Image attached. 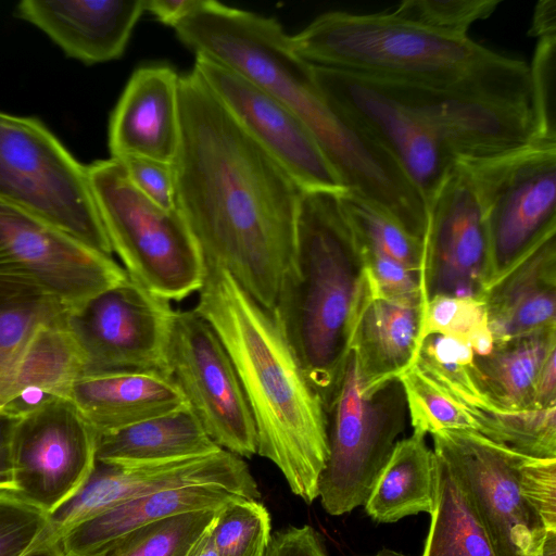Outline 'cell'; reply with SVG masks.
<instances>
[{
  "mask_svg": "<svg viewBox=\"0 0 556 556\" xmlns=\"http://www.w3.org/2000/svg\"><path fill=\"white\" fill-rule=\"evenodd\" d=\"M199 0H144L146 12L173 28L195 8Z\"/></svg>",
  "mask_w": 556,
  "mask_h": 556,
  "instance_id": "ee69618b",
  "label": "cell"
},
{
  "mask_svg": "<svg viewBox=\"0 0 556 556\" xmlns=\"http://www.w3.org/2000/svg\"><path fill=\"white\" fill-rule=\"evenodd\" d=\"M20 417L7 409L0 410V496H14L12 439Z\"/></svg>",
  "mask_w": 556,
  "mask_h": 556,
  "instance_id": "7bdbcfd3",
  "label": "cell"
},
{
  "mask_svg": "<svg viewBox=\"0 0 556 556\" xmlns=\"http://www.w3.org/2000/svg\"><path fill=\"white\" fill-rule=\"evenodd\" d=\"M519 484L523 498L545 528L556 529V458L523 454L519 465Z\"/></svg>",
  "mask_w": 556,
  "mask_h": 556,
  "instance_id": "f35d334b",
  "label": "cell"
},
{
  "mask_svg": "<svg viewBox=\"0 0 556 556\" xmlns=\"http://www.w3.org/2000/svg\"><path fill=\"white\" fill-rule=\"evenodd\" d=\"M118 161L142 195L163 208H176L172 164L141 156H127Z\"/></svg>",
  "mask_w": 556,
  "mask_h": 556,
  "instance_id": "ab89813d",
  "label": "cell"
},
{
  "mask_svg": "<svg viewBox=\"0 0 556 556\" xmlns=\"http://www.w3.org/2000/svg\"><path fill=\"white\" fill-rule=\"evenodd\" d=\"M240 496L216 485H189L151 493L114 506L71 528L61 538L70 556H105L139 528L180 514L218 510Z\"/></svg>",
  "mask_w": 556,
  "mask_h": 556,
  "instance_id": "d4e9b609",
  "label": "cell"
},
{
  "mask_svg": "<svg viewBox=\"0 0 556 556\" xmlns=\"http://www.w3.org/2000/svg\"><path fill=\"white\" fill-rule=\"evenodd\" d=\"M328 459L318 483V498L331 516L364 505L408 418L400 379L368 387L355 349L326 408Z\"/></svg>",
  "mask_w": 556,
  "mask_h": 556,
  "instance_id": "52a82bcc",
  "label": "cell"
},
{
  "mask_svg": "<svg viewBox=\"0 0 556 556\" xmlns=\"http://www.w3.org/2000/svg\"><path fill=\"white\" fill-rule=\"evenodd\" d=\"M213 540L218 556H265L271 519L258 500L236 496L216 511Z\"/></svg>",
  "mask_w": 556,
  "mask_h": 556,
  "instance_id": "d6a6232c",
  "label": "cell"
},
{
  "mask_svg": "<svg viewBox=\"0 0 556 556\" xmlns=\"http://www.w3.org/2000/svg\"><path fill=\"white\" fill-rule=\"evenodd\" d=\"M307 63L376 80L462 89L532 103L529 65L469 36L444 34L393 12L323 13L290 36Z\"/></svg>",
  "mask_w": 556,
  "mask_h": 556,
  "instance_id": "277c9868",
  "label": "cell"
},
{
  "mask_svg": "<svg viewBox=\"0 0 556 556\" xmlns=\"http://www.w3.org/2000/svg\"><path fill=\"white\" fill-rule=\"evenodd\" d=\"M265 556H330L321 535L309 525L289 526L271 534Z\"/></svg>",
  "mask_w": 556,
  "mask_h": 556,
  "instance_id": "b9f144b4",
  "label": "cell"
},
{
  "mask_svg": "<svg viewBox=\"0 0 556 556\" xmlns=\"http://www.w3.org/2000/svg\"><path fill=\"white\" fill-rule=\"evenodd\" d=\"M222 450L186 405L172 413L98 434L96 460L139 467L202 457Z\"/></svg>",
  "mask_w": 556,
  "mask_h": 556,
  "instance_id": "484cf974",
  "label": "cell"
},
{
  "mask_svg": "<svg viewBox=\"0 0 556 556\" xmlns=\"http://www.w3.org/2000/svg\"><path fill=\"white\" fill-rule=\"evenodd\" d=\"M482 299L495 346L556 329V231L535 244Z\"/></svg>",
  "mask_w": 556,
  "mask_h": 556,
  "instance_id": "603a6c76",
  "label": "cell"
},
{
  "mask_svg": "<svg viewBox=\"0 0 556 556\" xmlns=\"http://www.w3.org/2000/svg\"><path fill=\"white\" fill-rule=\"evenodd\" d=\"M501 0H405L392 11L425 27L467 37L472 24L491 16Z\"/></svg>",
  "mask_w": 556,
  "mask_h": 556,
  "instance_id": "e575fe53",
  "label": "cell"
},
{
  "mask_svg": "<svg viewBox=\"0 0 556 556\" xmlns=\"http://www.w3.org/2000/svg\"><path fill=\"white\" fill-rule=\"evenodd\" d=\"M425 435L413 432L399 440L364 506L378 523H392L433 507L437 460Z\"/></svg>",
  "mask_w": 556,
  "mask_h": 556,
  "instance_id": "4316f807",
  "label": "cell"
},
{
  "mask_svg": "<svg viewBox=\"0 0 556 556\" xmlns=\"http://www.w3.org/2000/svg\"><path fill=\"white\" fill-rule=\"evenodd\" d=\"M193 70L302 191L340 194L346 190L309 129L278 99L208 58L195 55Z\"/></svg>",
  "mask_w": 556,
  "mask_h": 556,
  "instance_id": "2e32d148",
  "label": "cell"
},
{
  "mask_svg": "<svg viewBox=\"0 0 556 556\" xmlns=\"http://www.w3.org/2000/svg\"><path fill=\"white\" fill-rule=\"evenodd\" d=\"M312 68L329 103L392 155L426 203L455 162L410 112L375 81L338 70Z\"/></svg>",
  "mask_w": 556,
  "mask_h": 556,
  "instance_id": "d6986e66",
  "label": "cell"
},
{
  "mask_svg": "<svg viewBox=\"0 0 556 556\" xmlns=\"http://www.w3.org/2000/svg\"><path fill=\"white\" fill-rule=\"evenodd\" d=\"M216 511L180 514L139 528L105 556H177L211 525Z\"/></svg>",
  "mask_w": 556,
  "mask_h": 556,
  "instance_id": "836d02e7",
  "label": "cell"
},
{
  "mask_svg": "<svg viewBox=\"0 0 556 556\" xmlns=\"http://www.w3.org/2000/svg\"><path fill=\"white\" fill-rule=\"evenodd\" d=\"M66 318L41 326L20 352L0 382V408L25 391L66 397L86 374L80 351Z\"/></svg>",
  "mask_w": 556,
  "mask_h": 556,
  "instance_id": "83f0119b",
  "label": "cell"
},
{
  "mask_svg": "<svg viewBox=\"0 0 556 556\" xmlns=\"http://www.w3.org/2000/svg\"><path fill=\"white\" fill-rule=\"evenodd\" d=\"M70 311L31 279L0 270V382L33 334Z\"/></svg>",
  "mask_w": 556,
  "mask_h": 556,
  "instance_id": "4dcf8cb0",
  "label": "cell"
},
{
  "mask_svg": "<svg viewBox=\"0 0 556 556\" xmlns=\"http://www.w3.org/2000/svg\"><path fill=\"white\" fill-rule=\"evenodd\" d=\"M556 350L552 351L538 378L532 407L546 408L556 405Z\"/></svg>",
  "mask_w": 556,
  "mask_h": 556,
  "instance_id": "f6af8a7d",
  "label": "cell"
},
{
  "mask_svg": "<svg viewBox=\"0 0 556 556\" xmlns=\"http://www.w3.org/2000/svg\"><path fill=\"white\" fill-rule=\"evenodd\" d=\"M486 321V308L482 298L432 295L424 309L420 345L430 336H451L467 340Z\"/></svg>",
  "mask_w": 556,
  "mask_h": 556,
  "instance_id": "d590c367",
  "label": "cell"
},
{
  "mask_svg": "<svg viewBox=\"0 0 556 556\" xmlns=\"http://www.w3.org/2000/svg\"><path fill=\"white\" fill-rule=\"evenodd\" d=\"M457 163L470 179L488 228L486 291L556 231V140L534 138L502 154Z\"/></svg>",
  "mask_w": 556,
  "mask_h": 556,
  "instance_id": "9c48e42d",
  "label": "cell"
},
{
  "mask_svg": "<svg viewBox=\"0 0 556 556\" xmlns=\"http://www.w3.org/2000/svg\"><path fill=\"white\" fill-rule=\"evenodd\" d=\"M1 410V409H0Z\"/></svg>",
  "mask_w": 556,
  "mask_h": 556,
  "instance_id": "f907efd6",
  "label": "cell"
},
{
  "mask_svg": "<svg viewBox=\"0 0 556 556\" xmlns=\"http://www.w3.org/2000/svg\"><path fill=\"white\" fill-rule=\"evenodd\" d=\"M556 37L538 39L530 70L532 111L536 137L556 140L555 122Z\"/></svg>",
  "mask_w": 556,
  "mask_h": 556,
  "instance_id": "74e56055",
  "label": "cell"
},
{
  "mask_svg": "<svg viewBox=\"0 0 556 556\" xmlns=\"http://www.w3.org/2000/svg\"><path fill=\"white\" fill-rule=\"evenodd\" d=\"M174 311L169 301L127 277L71 309L66 324L86 374L165 370L164 353Z\"/></svg>",
  "mask_w": 556,
  "mask_h": 556,
  "instance_id": "5bb4252c",
  "label": "cell"
},
{
  "mask_svg": "<svg viewBox=\"0 0 556 556\" xmlns=\"http://www.w3.org/2000/svg\"><path fill=\"white\" fill-rule=\"evenodd\" d=\"M16 12L67 56L94 64L122 56L146 9L144 0H24Z\"/></svg>",
  "mask_w": 556,
  "mask_h": 556,
  "instance_id": "44dd1931",
  "label": "cell"
},
{
  "mask_svg": "<svg viewBox=\"0 0 556 556\" xmlns=\"http://www.w3.org/2000/svg\"><path fill=\"white\" fill-rule=\"evenodd\" d=\"M370 80L403 104L455 163L502 154L536 137L530 102L454 88Z\"/></svg>",
  "mask_w": 556,
  "mask_h": 556,
  "instance_id": "7c38bea8",
  "label": "cell"
},
{
  "mask_svg": "<svg viewBox=\"0 0 556 556\" xmlns=\"http://www.w3.org/2000/svg\"><path fill=\"white\" fill-rule=\"evenodd\" d=\"M435 460L434 502L420 556H494L485 531L459 482L437 455Z\"/></svg>",
  "mask_w": 556,
  "mask_h": 556,
  "instance_id": "f546056e",
  "label": "cell"
},
{
  "mask_svg": "<svg viewBox=\"0 0 556 556\" xmlns=\"http://www.w3.org/2000/svg\"><path fill=\"white\" fill-rule=\"evenodd\" d=\"M424 243L429 298H482L491 273L489 233L475 189L458 163L426 201Z\"/></svg>",
  "mask_w": 556,
  "mask_h": 556,
  "instance_id": "ac0fdd59",
  "label": "cell"
},
{
  "mask_svg": "<svg viewBox=\"0 0 556 556\" xmlns=\"http://www.w3.org/2000/svg\"><path fill=\"white\" fill-rule=\"evenodd\" d=\"M554 350L556 329L497 345L486 356H475L481 386L491 399L507 409L533 408L540 371Z\"/></svg>",
  "mask_w": 556,
  "mask_h": 556,
  "instance_id": "f1b7e54d",
  "label": "cell"
},
{
  "mask_svg": "<svg viewBox=\"0 0 556 556\" xmlns=\"http://www.w3.org/2000/svg\"><path fill=\"white\" fill-rule=\"evenodd\" d=\"M87 173L112 253L128 277L169 302L198 292L205 263L177 208L142 195L116 159L96 161Z\"/></svg>",
  "mask_w": 556,
  "mask_h": 556,
  "instance_id": "8992f818",
  "label": "cell"
},
{
  "mask_svg": "<svg viewBox=\"0 0 556 556\" xmlns=\"http://www.w3.org/2000/svg\"><path fill=\"white\" fill-rule=\"evenodd\" d=\"M204 263L193 309L236 367L254 419L257 454L278 468L294 495L312 504L329 452L324 404L271 312L227 269Z\"/></svg>",
  "mask_w": 556,
  "mask_h": 556,
  "instance_id": "7a4b0ae2",
  "label": "cell"
},
{
  "mask_svg": "<svg viewBox=\"0 0 556 556\" xmlns=\"http://www.w3.org/2000/svg\"><path fill=\"white\" fill-rule=\"evenodd\" d=\"M189 485H216L254 500L261 495L243 458L223 448L202 457L139 467L96 460L84 485L49 515L48 531L60 539L71 528L122 503Z\"/></svg>",
  "mask_w": 556,
  "mask_h": 556,
  "instance_id": "e0dca14e",
  "label": "cell"
},
{
  "mask_svg": "<svg viewBox=\"0 0 556 556\" xmlns=\"http://www.w3.org/2000/svg\"><path fill=\"white\" fill-rule=\"evenodd\" d=\"M98 433L66 397L22 415L12 439L14 496L50 515L84 485Z\"/></svg>",
  "mask_w": 556,
  "mask_h": 556,
  "instance_id": "4fadbf2b",
  "label": "cell"
},
{
  "mask_svg": "<svg viewBox=\"0 0 556 556\" xmlns=\"http://www.w3.org/2000/svg\"><path fill=\"white\" fill-rule=\"evenodd\" d=\"M213 522L214 519L211 525L177 556H218L212 534Z\"/></svg>",
  "mask_w": 556,
  "mask_h": 556,
  "instance_id": "7dc6e473",
  "label": "cell"
},
{
  "mask_svg": "<svg viewBox=\"0 0 556 556\" xmlns=\"http://www.w3.org/2000/svg\"><path fill=\"white\" fill-rule=\"evenodd\" d=\"M175 205L204 261L273 311L294 253L302 190L198 73L179 77Z\"/></svg>",
  "mask_w": 556,
  "mask_h": 556,
  "instance_id": "6da1fadb",
  "label": "cell"
},
{
  "mask_svg": "<svg viewBox=\"0 0 556 556\" xmlns=\"http://www.w3.org/2000/svg\"><path fill=\"white\" fill-rule=\"evenodd\" d=\"M431 437L434 454L459 482L494 556H541L547 529L520 491L523 453L470 431Z\"/></svg>",
  "mask_w": 556,
  "mask_h": 556,
  "instance_id": "8fae6325",
  "label": "cell"
},
{
  "mask_svg": "<svg viewBox=\"0 0 556 556\" xmlns=\"http://www.w3.org/2000/svg\"><path fill=\"white\" fill-rule=\"evenodd\" d=\"M370 282L376 292L383 295H408L428 293V279L388 256L377 252H365Z\"/></svg>",
  "mask_w": 556,
  "mask_h": 556,
  "instance_id": "60d3db41",
  "label": "cell"
},
{
  "mask_svg": "<svg viewBox=\"0 0 556 556\" xmlns=\"http://www.w3.org/2000/svg\"><path fill=\"white\" fill-rule=\"evenodd\" d=\"M428 299L425 293L383 295L371 285L351 345L357 353L359 370L367 386L399 379L414 363L420 348L422 315Z\"/></svg>",
  "mask_w": 556,
  "mask_h": 556,
  "instance_id": "cb8c5ba5",
  "label": "cell"
},
{
  "mask_svg": "<svg viewBox=\"0 0 556 556\" xmlns=\"http://www.w3.org/2000/svg\"><path fill=\"white\" fill-rule=\"evenodd\" d=\"M179 77L167 64H149L132 73L110 118L111 157L173 163L180 132Z\"/></svg>",
  "mask_w": 556,
  "mask_h": 556,
  "instance_id": "ffe728a7",
  "label": "cell"
},
{
  "mask_svg": "<svg viewBox=\"0 0 556 556\" xmlns=\"http://www.w3.org/2000/svg\"><path fill=\"white\" fill-rule=\"evenodd\" d=\"M164 369L219 447L242 458L257 454L256 428L236 367L214 329L194 309L174 311Z\"/></svg>",
  "mask_w": 556,
  "mask_h": 556,
  "instance_id": "30bf717a",
  "label": "cell"
},
{
  "mask_svg": "<svg viewBox=\"0 0 556 556\" xmlns=\"http://www.w3.org/2000/svg\"><path fill=\"white\" fill-rule=\"evenodd\" d=\"M67 399L98 434L188 405L175 380L160 369L87 372L73 383Z\"/></svg>",
  "mask_w": 556,
  "mask_h": 556,
  "instance_id": "7402d4cb",
  "label": "cell"
},
{
  "mask_svg": "<svg viewBox=\"0 0 556 556\" xmlns=\"http://www.w3.org/2000/svg\"><path fill=\"white\" fill-rule=\"evenodd\" d=\"M357 556H412V555L405 554L403 552H400V551H396V549H393L390 547H382L372 554L357 555Z\"/></svg>",
  "mask_w": 556,
  "mask_h": 556,
  "instance_id": "681fc988",
  "label": "cell"
},
{
  "mask_svg": "<svg viewBox=\"0 0 556 556\" xmlns=\"http://www.w3.org/2000/svg\"><path fill=\"white\" fill-rule=\"evenodd\" d=\"M0 270L31 279L70 309L128 277L112 256L3 201H0Z\"/></svg>",
  "mask_w": 556,
  "mask_h": 556,
  "instance_id": "9a60e30c",
  "label": "cell"
},
{
  "mask_svg": "<svg viewBox=\"0 0 556 556\" xmlns=\"http://www.w3.org/2000/svg\"><path fill=\"white\" fill-rule=\"evenodd\" d=\"M0 201L112 256L87 166L35 117L0 111Z\"/></svg>",
  "mask_w": 556,
  "mask_h": 556,
  "instance_id": "ba28073f",
  "label": "cell"
},
{
  "mask_svg": "<svg viewBox=\"0 0 556 556\" xmlns=\"http://www.w3.org/2000/svg\"><path fill=\"white\" fill-rule=\"evenodd\" d=\"M341 208L365 252H377L428 279L424 240L413 235L391 214L363 198L345 190L338 195Z\"/></svg>",
  "mask_w": 556,
  "mask_h": 556,
  "instance_id": "1f68e13d",
  "label": "cell"
},
{
  "mask_svg": "<svg viewBox=\"0 0 556 556\" xmlns=\"http://www.w3.org/2000/svg\"><path fill=\"white\" fill-rule=\"evenodd\" d=\"M338 195L302 191L293 258L271 311L325 410L371 293L365 251Z\"/></svg>",
  "mask_w": 556,
  "mask_h": 556,
  "instance_id": "3957f363",
  "label": "cell"
},
{
  "mask_svg": "<svg viewBox=\"0 0 556 556\" xmlns=\"http://www.w3.org/2000/svg\"><path fill=\"white\" fill-rule=\"evenodd\" d=\"M23 556H70L63 548L60 539L49 534L48 529L41 540Z\"/></svg>",
  "mask_w": 556,
  "mask_h": 556,
  "instance_id": "c3c4849f",
  "label": "cell"
},
{
  "mask_svg": "<svg viewBox=\"0 0 556 556\" xmlns=\"http://www.w3.org/2000/svg\"><path fill=\"white\" fill-rule=\"evenodd\" d=\"M48 527V514L17 497L0 496V556H23Z\"/></svg>",
  "mask_w": 556,
  "mask_h": 556,
  "instance_id": "8d00e7d4",
  "label": "cell"
},
{
  "mask_svg": "<svg viewBox=\"0 0 556 556\" xmlns=\"http://www.w3.org/2000/svg\"><path fill=\"white\" fill-rule=\"evenodd\" d=\"M174 29L195 55L231 68L289 108L343 182L357 184L376 172L382 160L380 146L329 103L312 64L294 52L290 36L274 17L199 0Z\"/></svg>",
  "mask_w": 556,
  "mask_h": 556,
  "instance_id": "5b68a950",
  "label": "cell"
},
{
  "mask_svg": "<svg viewBox=\"0 0 556 556\" xmlns=\"http://www.w3.org/2000/svg\"><path fill=\"white\" fill-rule=\"evenodd\" d=\"M529 35L532 37H556V1L541 0L536 3Z\"/></svg>",
  "mask_w": 556,
  "mask_h": 556,
  "instance_id": "bcb514c9",
  "label": "cell"
}]
</instances>
